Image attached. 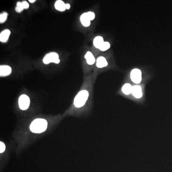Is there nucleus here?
I'll use <instances>...</instances> for the list:
<instances>
[{
  "label": "nucleus",
  "mask_w": 172,
  "mask_h": 172,
  "mask_svg": "<svg viewBox=\"0 0 172 172\" xmlns=\"http://www.w3.org/2000/svg\"><path fill=\"white\" fill-rule=\"evenodd\" d=\"M89 92L86 90H83L76 95L74 99V105L76 108H80L83 106L89 97Z\"/></svg>",
  "instance_id": "2"
},
{
  "label": "nucleus",
  "mask_w": 172,
  "mask_h": 172,
  "mask_svg": "<svg viewBox=\"0 0 172 172\" xmlns=\"http://www.w3.org/2000/svg\"><path fill=\"white\" fill-rule=\"evenodd\" d=\"M8 13L7 12H4L3 14L0 15V23L1 24L4 23L6 21L7 18Z\"/></svg>",
  "instance_id": "17"
},
{
  "label": "nucleus",
  "mask_w": 172,
  "mask_h": 172,
  "mask_svg": "<svg viewBox=\"0 0 172 172\" xmlns=\"http://www.w3.org/2000/svg\"><path fill=\"white\" fill-rule=\"evenodd\" d=\"M132 86L129 83H126L122 87V91L124 94L128 95L132 93Z\"/></svg>",
  "instance_id": "15"
},
{
  "label": "nucleus",
  "mask_w": 172,
  "mask_h": 172,
  "mask_svg": "<svg viewBox=\"0 0 172 172\" xmlns=\"http://www.w3.org/2000/svg\"><path fill=\"white\" fill-rule=\"evenodd\" d=\"M5 148L6 147H5V144L1 142H0V153H4L5 151Z\"/></svg>",
  "instance_id": "18"
},
{
  "label": "nucleus",
  "mask_w": 172,
  "mask_h": 172,
  "mask_svg": "<svg viewBox=\"0 0 172 172\" xmlns=\"http://www.w3.org/2000/svg\"><path fill=\"white\" fill-rule=\"evenodd\" d=\"M85 58L87 64L90 65H93L95 62V61H96L93 55L90 51H88L86 54V55L85 56Z\"/></svg>",
  "instance_id": "12"
},
{
  "label": "nucleus",
  "mask_w": 172,
  "mask_h": 172,
  "mask_svg": "<svg viewBox=\"0 0 172 172\" xmlns=\"http://www.w3.org/2000/svg\"><path fill=\"white\" fill-rule=\"evenodd\" d=\"M29 2H30L31 3H34L35 1V0H29Z\"/></svg>",
  "instance_id": "20"
},
{
  "label": "nucleus",
  "mask_w": 172,
  "mask_h": 172,
  "mask_svg": "<svg viewBox=\"0 0 172 172\" xmlns=\"http://www.w3.org/2000/svg\"><path fill=\"white\" fill-rule=\"evenodd\" d=\"M108 63L107 60L103 57H99L97 58L96 65L98 68H103L107 67Z\"/></svg>",
  "instance_id": "11"
},
{
  "label": "nucleus",
  "mask_w": 172,
  "mask_h": 172,
  "mask_svg": "<svg viewBox=\"0 0 172 172\" xmlns=\"http://www.w3.org/2000/svg\"><path fill=\"white\" fill-rule=\"evenodd\" d=\"M12 72V68L8 65H1L0 67V76H5L9 75Z\"/></svg>",
  "instance_id": "8"
},
{
  "label": "nucleus",
  "mask_w": 172,
  "mask_h": 172,
  "mask_svg": "<svg viewBox=\"0 0 172 172\" xmlns=\"http://www.w3.org/2000/svg\"><path fill=\"white\" fill-rule=\"evenodd\" d=\"M104 39L101 36H97L93 40V45L97 49H99L104 43Z\"/></svg>",
  "instance_id": "14"
},
{
  "label": "nucleus",
  "mask_w": 172,
  "mask_h": 172,
  "mask_svg": "<svg viewBox=\"0 0 172 172\" xmlns=\"http://www.w3.org/2000/svg\"><path fill=\"white\" fill-rule=\"evenodd\" d=\"M80 19L81 24L84 26L88 27L90 25V24H91L90 21L91 20L90 17H89L87 12L83 13L80 16Z\"/></svg>",
  "instance_id": "7"
},
{
  "label": "nucleus",
  "mask_w": 172,
  "mask_h": 172,
  "mask_svg": "<svg viewBox=\"0 0 172 172\" xmlns=\"http://www.w3.org/2000/svg\"><path fill=\"white\" fill-rule=\"evenodd\" d=\"M45 64H49L50 63L58 64L60 62L59 56L57 53L51 52L45 56L43 60Z\"/></svg>",
  "instance_id": "3"
},
{
  "label": "nucleus",
  "mask_w": 172,
  "mask_h": 172,
  "mask_svg": "<svg viewBox=\"0 0 172 172\" xmlns=\"http://www.w3.org/2000/svg\"><path fill=\"white\" fill-rule=\"evenodd\" d=\"M30 98L26 95H22L19 98V106L22 110H26L30 105Z\"/></svg>",
  "instance_id": "5"
},
{
  "label": "nucleus",
  "mask_w": 172,
  "mask_h": 172,
  "mask_svg": "<svg viewBox=\"0 0 172 172\" xmlns=\"http://www.w3.org/2000/svg\"><path fill=\"white\" fill-rule=\"evenodd\" d=\"M47 127V122L43 119H37L32 121L30 126V129L32 132L40 133L44 132Z\"/></svg>",
  "instance_id": "1"
},
{
  "label": "nucleus",
  "mask_w": 172,
  "mask_h": 172,
  "mask_svg": "<svg viewBox=\"0 0 172 172\" xmlns=\"http://www.w3.org/2000/svg\"><path fill=\"white\" fill-rule=\"evenodd\" d=\"M131 79L132 81L135 84H139L142 80V73L140 69L135 68L131 71Z\"/></svg>",
  "instance_id": "4"
},
{
  "label": "nucleus",
  "mask_w": 172,
  "mask_h": 172,
  "mask_svg": "<svg viewBox=\"0 0 172 172\" xmlns=\"http://www.w3.org/2000/svg\"><path fill=\"white\" fill-rule=\"evenodd\" d=\"M132 93L136 98H141L142 96H143L142 87L139 85H135V86H133Z\"/></svg>",
  "instance_id": "6"
},
{
  "label": "nucleus",
  "mask_w": 172,
  "mask_h": 172,
  "mask_svg": "<svg viewBox=\"0 0 172 172\" xmlns=\"http://www.w3.org/2000/svg\"><path fill=\"white\" fill-rule=\"evenodd\" d=\"M29 7V4L26 1H24L22 3L18 2L16 4L15 11L17 12H21L24 9H26Z\"/></svg>",
  "instance_id": "9"
},
{
  "label": "nucleus",
  "mask_w": 172,
  "mask_h": 172,
  "mask_svg": "<svg viewBox=\"0 0 172 172\" xmlns=\"http://www.w3.org/2000/svg\"><path fill=\"white\" fill-rule=\"evenodd\" d=\"M110 43L108 42H104L102 44L101 47L99 48V49L101 51H107V50L110 48Z\"/></svg>",
  "instance_id": "16"
},
{
  "label": "nucleus",
  "mask_w": 172,
  "mask_h": 172,
  "mask_svg": "<svg viewBox=\"0 0 172 172\" xmlns=\"http://www.w3.org/2000/svg\"><path fill=\"white\" fill-rule=\"evenodd\" d=\"M11 32L8 29H6L1 32L0 34V41L1 42L5 43L7 41L10 37Z\"/></svg>",
  "instance_id": "10"
},
{
  "label": "nucleus",
  "mask_w": 172,
  "mask_h": 172,
  "mask_svg": "<svg viewBox=\"0 0 172 172\" xmlns=\"http://www.w3.org/2000/svg\"><path fill=\"white\" fill-rule=\"evenodd\" d=\"M55 7L58 11L63 12L66 10V4L61 0H58L55 3Z\"/></svg>",
  "instance_id": "13"
},
{
  "label": "nucleus",
  "mask_w": 172,
  "mask_h": 172,
  "mask_svg": "<svg viewBox=\"0 0 172 172\" xmlns=\"http://www.w3.org/2000/svg\"><path fill=\"white\" fill-rule=\"evenodd\" d=\"M71 8V5L69 4H66V9L68 10Z\"/></svg>",
  "instance_id": "19"
}]
</instances>
